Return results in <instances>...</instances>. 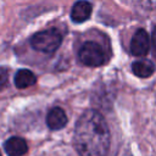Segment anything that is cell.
<instances>
[{"label":"cell","instance_id":"cell-1","mask_svg":"<svg viewBox=\"0 0 156 156\" xmlns=\"http://www.w3.org/2000/svg\"><path fill=\"white\" fill-rule=\"evenodd\" d=\"M73 145L79 156H106L110 149V130L104 116L87 110L76 123Z\"/></svg>","mask_w":156,"mask_h":156},{"label":"cell","instance_id":"cell-2","mask_svg":"<svg viewBox=\"0 0 156 156\" xmlns=\"http://www.w3.org/2000/svg\"><path fill=\"white\" fill-rule=\"evenodd\" d=\"M61 41L62 35L55 28L38 32L30 38V45L33 46V49L44 54H51L56 51V49L61 45Z\"/></svg>","mask_w":156,"mask_h":156},{"label":"cell","instance_id":"cell-3","mask_svg":"<svg viewBox=\"0 0 156 156\" xmlns=\"http://www.w3.org/2000/svg\"><path fill=\"white\" fill-rule=\"evenodd\" d=\"M78 58L83 65L89 67L102 66L107 60L104 49L95 41L84 43L78 51Z\"/></svg>","mask_w":156,"mask_h":156},{"label":"cell","instance_id":"cell-4","mask_svg":"<svg viewBox=\"0 0 156 156\" xmlns=\"http://www.w3.org/2000/svg\"><path fill=\"white\" fill-rule=\"evenodd\" d=\"M150 50V38L146 30L138 29L130 41V52L134 56H145Z\"/></svg>","mask_w":156,"mask_h":156},{"label":"cell","instance_id":"cell-5","mask_svg":"<svg viewBox=\"0 0 156 156\" xmlns=\"http://www.w3.org/2000/svg\"><path fill=\"white\" fill-rule=\"evenodd\" d=\"M4 149L7 156H23L28 151V145L23 138L12 136L5 141Z\"/></svg>","mask_w":156,"mask_h":156},{"label":"cell","instance_id":"cell-6","mask_svg":"<svg viewBox=\"0 0 156 156\" xmlns=\"http://www.w3.org/2000/svg\"><path fill=\"white\" fill-rule=\"evenodd\" d=\"M46 124L51 130L62 129L67 124L66 112L61 107H52L46 116Z\"/></svg>","mask_w":156,"mask_h":156},{"label":"cell","instance_id":"cell-7","mask_svg":"<svg viewBox=\"0 0 156 156\" xmlns=\"http://www.w3.org/2000/svg\"><path fill=\"white\" fill-rule=\"evenodd\" d=\"M91 10H93V7H91L90 2H88L85 0H79L73 5V7L71 10V18L76 23H82L90 17Z\"/></svg>","mask_w":156,"mask_h":156},{"label":"cell","instance_id":"cell-8","mask_svg":"<svg viewBox=\"0 0 156 156\" xmlns=\"http://www.w3.org/2000/svg\"><path fill=\"white\" fill-rule=\"evenodd\" d=\"M132 71L140 78H147L155 72V66L150 60H139L132 65Z\"/></svg>","mask_w":156,"mask_h":156},{"label":"cell","instance_id":"cell-9","mask_svg":"<svg viewBox=\"0 0 156 156\" xmlns=\"http://www.w3.org/2000/svg\"><path fill=\"white\" fill-rule=\"evenodd\" d=\"M37 77L29 69H20L15 76V85L18 89H24L35 84Z\"/></svg>","mask_w":156,"mask_h":156},{"label":"cell","instance_id":"cell-10","mask_svg":"<svg viewBox=\"0 0 156 156\" xmlns=\"http://www.w3.org/2000/svg\"><path fill=\"white\" fill-rule=\"evenodd\" d=\"M7 78H9V72L6 68L4 67H0V88H2L6 82H7Z\"/></svg>","mask_w":156,"mask_h":156},{"label":"cell","instance_id":"cell-11","mask_svg":"<svg viewBox=\"0 0 156 156\" xmlns=\"http://www.w3.org/2000/svg\"><path fill=\"white\" fill-rule=\"evenodd\" d=\"M143 2L150 7H154V5H155V0H143Z\"/></svg>","mask_w":156,"mask_h":156},{"label":"cell","instance_id":"cell-12","mask_svg":"<svg viewBox=\"0 0 156 156\" xmlns=\"http://www.w3.org/2000/svg\"><path fill=\"white\" fill-rule=\"evenodd\" d=\"M0 156H1V152H0Z\"/></svg>","mask_w":156,"mask_h":156}]
</instances>
